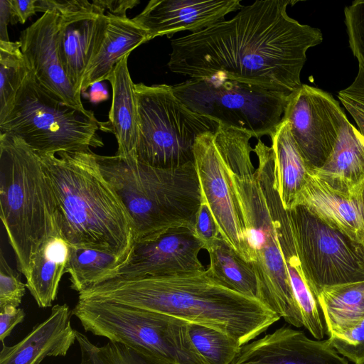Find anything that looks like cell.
Here are the masks:
<instances>
[{
    "instance_id": "cell-1",
    "label": "cell",
    "mask_w": 364,
    "mask_h": 364,
    "mask_svg": "<svg viewBox=\"0 0 364 364\" xmlns=\"http://www.w3.org/2000/svg\"><path fill=\"white\" fill-rule=\"evenodd\" d=\"M296 1H256L230 20L171 41L169 69L191 78L215 76L291 94L301 86L307 50L321 31L289 17Z\"/></svg>"
},
{
    "instance_id": "cell-2",
    "label": "cell",
    "mask_w": 364,
    "mask_h": 364,
    "mask_svg": "<svg viewBox=\"0 0 364 364\" xmlns=\"http://www.w3.org/2000/svg\"><path fill=\"white\" fill-rule=\"evenodd\" d=\"M169 315L223 331L243 346L281 317L261 301L217 283L207 269L160 277L114 278L78 293Z\"/></svg>"
},
{
    "instance_id": "cell-3",
    "label": "cell",
    "mask_w": 364,
    "mask_h": 364,
    "mask_svg": "<svg viewBox=\"0 0 364 364\" xmlns=\"http://www.w3.org/2000/svg\"><path fill=\"white\" fill-rule=\"evenodd\" d=\"M215 134L255 255L252 265L262 302L287 323L300 328L301 314L280 250L270 202V187L277 176L272 148L259 139L252 149L251 134L223 125Z\"/></svg>"
},
{
    "instance_id": "cell-4",
    "label": "cell",
    "mask_w": 364,
    "mask_h": 364,
    "mask_svg": "<svg viewBox=\"0 0 364 364\" xmlns=\"http://www.w3.org/2000/svg\"><path fill=\"white\" fill-rule=\"evenodd\" d=\"M55 200L61 236L73 246L127 261L134 245L131 219L92 151L38 154Z\"/></svg>"
},
{
    "instance_id": "cell-5",
    "label": "cell",
    "mask_w": 364,
    "mask_h": 364,
    "mask_svg": "<svg viewBox=\"0 0 364 364\" xmlns=\"http://www.w3.org/2000/svg\"><path fill=\"white\" fill-rule=\"evenodd\" d=\"M96 159L127 210L134 242L153 240L174 228L194 231L203 199L194 163L159 168L116 154Z\"/></svg>"
},
{
    "instance_id": "cell-6",
    "label": "cell",
    "mask_w": 364,
    "mask_h": 364,
    "mask_svg": "<svg viewBox=\"0 0 364 364\" xmlns=\"http://www.w3.org/2000/svg\"><path fill=\"white\" fill-rule=\"evenodd\" d=\"M1 219L18 269L28 277L45 241L61 235L54 195L40 157L19 138L0 134Z\"/></svg>"
},
{
    "instance_id": "cell-7",
    "label": "cell",
    "mask_w": 364,
    "mask_h": 364,
    "mask_svg": "<svg viewBox=\"0 0 364 364\" xmlns=\"http://www.w3.org/2000/svg\"><path fill=\"white\" fill-rule=\"evenodd\" d=\"M100 123L44 88L30 70L14 102L0 121V132L21 139L38 154L89 151L104 146Z\"/></svg>"
},
{
    "instance_id": "cell-8",
    "label": "cell",
    "mask_w": 364,
    "mask_h": 364,
    "mask_svg": "<svg viewBox=\"0 0 364 364\" xmlns=\"http://www.w3.org/2000/svg\"><path fill=\"white\" fill-rule=\"evenodd\" d=\"M86 331L174 364H208L194 347L189 322L115 302L79 300L71 311Z\"/></svg>"
},
{
    "instance_id": "cell-9",
    "label": "cell",
    "mask_w": 364,
    "mask_h": 364,
    "mask_svg": "<svg viewBox=\"0 0 364 364\" xmlns=\"http://www.w3.org/2000/svg\"><path fill=\"white\" fill-rule=\"evenodd\" d=\"M139 117L136 156L159 168L194 163L196 139L215 132L219 124L191 110L173 93L172 86L134 85Z\"/></svg>"
},
{
    "instance_id": "cell-10",
    "label": "cell",
    "mask_w": 364,
    "mask_h": 364,
    "mask_svg": "<svg viewBox=\"0 0 364 364\" xmlns=\"http://www.w3.org/2000/svg\"><path fill=\"white\" fill-rule=\"evenodd\" d=\"M172 88L193 112L258 139L275 131L290 95L218 76L192 78Z\"/></svg>"
},
{
    "instance_id": "cell-11",
    "label": "cell",
    "mask_w": 364,
    "mask_h": 364,
    "mask_svg": "<svg viewBox=\"0 0 364 364\" xmlns=\"http://www.w3.org/2000/svg\"><path fill=\"white\" fill-rule=\"evenodd\" d=\"M303 271L317 295L364 281V244L328 225L304 205L287 210Z\"/></svg>"
},
{
    "instance_id": "cell-12",
    "label": "cell",
    "mask_w": 364,
    "mask_h": 364,
    "mask_svg": "<svg viewBox=\"0 0 364 364\" xmlns=\"http://www.w3.org/2000/svg\"><path fill=\"white\" fill-rule=\"evenodd\" d=\"M282 119L289 122L292 138L313 173L327 161L347 117L331 94L302 84L289 95Z\"/></svg>"
},
{
    "instance_id": "cell-13",
    "label": "cell",
    "mask_w": 364,
    "mask_h": 364,
    "mask_svg": "<svg viewBox=\"0 0 364 364\" xmlns=\"http://www.w3.org/2000/svg\"><path fill=\"white\" fill-rule=\"evenodd\" d=\"M193 154L203 199L215 219L221 237L252 264L255 255L215 132L204 133L196 139Z\"/></svg>"
},
{
    "instance_id": "cell-14",
    "label": "cell",
    "mask_w": 364,
    "mask_h": 364,
    "mask_svg": "<svg viewBox=\"0 0 364 364\" xmlns=\"http://www.w3.org/2000/svg\"><path fill=\"white\" fill-rule=\"evenodd\" d=\"M202 249L203 245L193 230L171 228L153 240L134 242L128 259L111 279L205 271L198 257Z\"/></svg>"
},
{
    "instance_id": "cell-15",
    "label": "cell",
    "mask_w": 364,
    "mask_h": 364,
    "mask_svg": "<svg viewBox=\"0 0 364 364\" xmlns=\"http://www.w3.org/2000/svg\"><path fill=\"white\" fill-rule=\"evenodd\" d=\"M59 15L47 11L20 35L21 50L36 80L68 105L87 110L63 68L58 48Z\"/></svg>"
},
{
    "instance_id": "cell-16",
    "label": "cell",
    "mask_w": 364,
    "mask_h": 364,
    "mask_svg": "<svg viewBox=\"0 0 364 364\" xmlns=\"http://www.w3.org/2000/svg\"><path fill=\"white\" fill-rule=\"evenodd\" d=\"M230 364H349L329 341L284 326L242 346Z\"/></svg>"
},
{
    "instance_id": "cell-17",
    "label": "cell",
    "mask_w": 364,
    "mask_h": 364,
    "mask_svg": "<svg viewBox=\"0 0 364 364\" xmlns=\"http://www.w3.org/2000/svg\"><path fill=\"white\" fill-rule=\"evenodd\" d=\"M243 6L240 0H151L132 19L151 40L179 31H200Z\"/></svg>"
},
{
    "instance_id": "cell-18",
    "label": "cell",
    "mask_w": 364,
    "mask_h": 364,
    "mask_svg": "<svg viewBox=\"0 0 364 364\" xmlns=\"http://www.w3.org/2000/svg\"><path fill=\"white\" fill-rule=\"evenodd\" d=\"M107 23L106 14L58 16L60 58L70 81L80 94L84 74L100 47Z\"/></svg>"
},
{
    "instance_id": "cell-19",
    "label": "cell",
    "mask_w": 364,
    "mask_h": 364,
    "mask_svg": "<svg viewBox=\"0 0 364 364\" xmlns=\"http://www.w3.org/2000/svg\"><path fill=\"white\" fill-rule=\"evenodd\" d=\"M71 314L66 304L54 305L49 316L21 341L11 346L1 342L0 364H40L47 357L65 356L76 341Z\"/></svg>"
},
{
    "instance_id": "cell-20",
    "label": "cell",
    "mask_w": 364,
    "mask_h": 364,
    "mask_svg": "<svg viewBox=\"0 0 364 364\" xmlns=\"http://www.w3.org/2000/svg\"><path fill=\"white\" fill-rule=\"evenodd\" d=\"M299 204L328 225L364 244V191L358 196H347L310 173Z\"/></svg>"
},
{
    "instance_id": "cell-21",
    "label": "cell",
    "mask_w": 364,
    "mask_h": 364,
    "mask_svg": "<svg viewBox=\"0 0 364 364\" xmlns=\"http://www.w3.org/2000/svg\"><path fill=\"white\" fill-rule=\"evenodd\" d=\"M310 173L347 196L364 191V137L348 119L326 163Z\"/></svg>"
},
{
    "instance_id": "cell-22",
    "label": "cell",
    "mask_w": 364,
    "mask_h": 364,
    "mask_svg": "<svg viewBox=\"0 0 364 364\" xmlns=\"http://www.w3.org/2000/svg\"><path fill=\"white\" fill-rule=\"evenodd\" d=\"M129 55L124 57L107 78L112 89L109 121L100 123V129L112 133L117 141L116 155L136 158L139 136L137 101L127 66Z\"/></svg>"
},
{
    "instance_id": "cell-23",
    "label": "cell",
    "mask_w": 364,
    "mask_h": 364,
    "mask_svg": "<svg viewBox=\"0 0 364 364\" xmlns=\"http://www.w3.org/2000/svg\"><path fill=\"white\" fill-rule=\"evenodd\" d=\"M107 23L100 47L87 67L82 92L95 83L107 80L116 65L139 46L149 41L148 32L132 18L107 14Z\"/></svg>"
},
{
    "instance_id": "cell-24",
    "label": "cell",
    "mask_w": 364,
    "mask_h": 364,
    "mask_svg": "<svg viewBox=\"0 0 364 364\" xmlns=\"http://www.w3.org/2000/svg\"><path fill=\"white\" fill-rule=\"evenodd\" d=\"M270 137L280 198L289 210L298 204L310 171L292 138L287 120L282 119Z\"/></svg>"
},
{
    "instance_id": "cell-25",
    "label": "cell",
    "mask_w": 364,
    "mask_h": 364,
    "mask_svg": "<svg viewBox=\"0 0 364 364\" xmlns=\"http://www.w3.org/2000/svg\"><path fill=\"white\" fill-rule=\"evenodd\" d=\"M70 244L61 236L48 238L35 255L26 286L41 308L51 306L69 259Z\"/></svg>"
},
{
    "instance_id": "cell-26",
    "label": "cell",
    "mask_w": 364,
    "mask_h": 364,
    "mask_svg": "<svg viewBox=\"0 0 364 364\" xmlns=\"http://www.w3.org/2000/svg\"><path fill=\"white\" fill-rule=\"evenodd\" d=\"M318 299L328 336L349 331L364 318V281L324 287Z\"/></svg>"
},
{
    "instance_id": "cell-27",
    "label": "cell",
    "mask_w": 364,
    "mask_h": 364,
    "mask_svg": "<svg viewBox=\"0 0 364 364\" xmlns=\"http://www.w3.org/2000/svg\"><path fill=\"white\" fill-rule=\"evenodd\" d=\"M208 252L210 264L207 270L213 280L263 303L259 280L251 263L245 261L221 237Z\"/></svg>"
},
{
    "instance_id": "cell-28",
    "label": "cell",
    "mask_w": 364,
    "mask_h": 364,
    "mask_svg": "<svg viewBox=\"0 0 364 364\" xmlns=\"http://www.w3.org/2000/svg\"><path fill=\"white\" fill-rule=\"evenodd\" d=\"M122 264L123 262L114 255L70 245L65 273L70 275L71 289L79 293L110 279Z\"/></svg>"
},
{
    "instance_id": "cell-29",
    "label": "cell",
    "mask_w": 364,
    "mask_h": 364,
    "mask_svg": "<svg viewBox=\"0 0 364 364\" xmlns=\"http://www.w3.org/2000/svg\"><path fill=\"white\" fill-rule=\"evenodd\" d=\"M81 357L79 364H174L149 352L110 341L102 346L93 344L76 331Z\"/></svg>"
},
{
    "instance_id": "cell-30",
    "label": "cell",
    "mask_w": 364,
    "mask_h": 364,
    "mask_svg": "<svg viewBox=\"0 0 364 364\" xmlns=\"http://www.w3.org/2000/svg\"><path fill=\"white\" fill-rule=\"evenodd\" d=\"M29 71L20 41H0V121L11 108Z\"/></svg>"
},
{
    "instance_id": "cell-31",
    "label": "cell",
    "mask_w": 364,
    "mask_h": 364,
    "mask_svg": "<svg viewBox=\"0 0 364 364\" xmlns=\"http://www.w3.org/2000/svg\"><path fill=\"white\" fill-rule=\"evenodd\" d=\"M192 343L208 364H230L242 346L227 333L197 323H189Z\"/></svg>"
},
{
    "instance_id": "cell-32",
    "label": "cell",
    "mask_w": 364,
    "mask_h": 364,
    "mask_svg": "<svg viewBox=\"0 0 364 364\" xmlns=\"http://www.w3.org/2000/svg\"><path fill=\"white\" fill-rule=\"evenodd\" d=\"M344 14L350 48L358 63L364 65V0L346 6Z\"/></svg>"
},
{
    "instance_id": "cell-33",
    "label": "cell",
    "mask_w": 364,
    "mask_h": 364,
    "mask_svg": "<svg viewBox=\"0 0 364 364\" xmlns=\"http://www.w3.org/2000/svg\"><path fill=\"white\" fill-rule=\"evenodd\" d=\"M336 351L355 364L364 363V318L349 331L329 336Z\"/></svg>"
},
{
    "instance_id": "cell-34",
    "label": "cell",
    "mask_w": 364,
    "mask_h": 364,
    "mask_svg": "<svg viewBox=\"0 0 364 364\" xmlns=\"http://www.w3.org/2000/svg\"><path fill=\"white\" fill-rule=\"evenodd\" d=\"M358 72L353 83L338 92V98L354 119L364 137V65L358 64Z\"/></svg>"
},
{
    "instance_id": "cell-35",
    "label": "cell",
    "mask_w": 364,
    "mask_h": 364,
    "mask_svg": "<svg viewBox=\"0 0 364 364\" xmlns=\"http://www.w3.org/2000/svg\"><path fill=\"white\" fill-rule=\"evenodd\" d=\"M26 284L18 273L7 262L4 252H0V308L6 305L18 307L26 291Z\"/></svg>"
},
{
    "instance_id": "cell-36",
    "label": "cell",
    "mask_w": 364,
    "mask_h": 364,
    "mask_svg": "<svg viewBox=\"0 0 364 364\" xmlns=\"http://www.w3.org/2000/svg\"><path fill=\"white\" fill-rule=\"evenodd\" d=\"M36 12H55L60 16H68L86 13L106 14L105 11L87 0H36Z\"/></svg>"
},
{
    "instance_id": "cell-37",
    "label": "cell",
    "mask_w": 364,
    "mask_h": 364,
    "mask_svg": "<svg viewBox=\"0 0 364 364\" xmlns=\"http://www.w3.org/2000/svg\"><path fill=\"white\" fill-rule=\"evenodd\" d=\"M194 232L207 251L221 237L215 219L203 199L196 215Z\"/></svg>"
},
{
    "instance_id": "cell-38",
    "label": "cell",
    "mask_w": 364,
    "mask_h": 364,
    "mask_svg": "<svg viewBox=\"0 0 364 364\" xmlns=\"http://www.w3.org/2000/svg\"><path fill=\"white\" fill-rule=\"evenodd\" d=\"M23 309L6 305L0 308V340H4L9 336L14 328L21 323L25 318Z\"/></svg>"
},
{
    "instance_id": "cell-39",
    "label": "cell",
    "mask_w": 364,
    "mask_h": 364,
    "mask_svg": "<svg viewBox=\"0 0 364 364\" xmlns=\"http://www.w3.org/2000/svg\"><path fill=\"white\" fill-rule=\"evenodd\" d=\"M36 0H9L11 23H16L17 21L24 23L32 15L35 14Z\"/></svg>"
},
{
    "instance_id": "cell-40",
    "label": "cell",
    "mask_w": 364,
    "mask_h": 364,
    "mask_svg": "<svg viewBox=\"0 0 364 364\" xmlns=\"http://www.w3.org/2000/svg\"><path fill=\"white\" fill-rule=\"evenodd\" d=\"M107 14L117 16H125L127 11L136 6L138 0H94Z\"/></svg>"
},
{
    "instance_id": "cell-41",
    "label": "cell",
    "mask_w": 364,
    "mask_h": 364,
    "mask_svg": "<svg viewBox=\"0 0 364 364\" xmlns=\"http://www.w3.org/2000/svg\"><path fill=\"white\" fill-rule=\"evenodd\" d=\"M11 20L9 0L0 1V41H10L7 26Z\"/></svg>"
},
{
    "instance_id": "cell-42",
    "label": "cell",
    "mask_w": 364,
    "mask_h": 364,
    "mask_svg": "<svg viewBox=\"0 0 364 364\" xmlns=\"http://www.w3.org/2000/svg\"><path fill=\"white\" fill-rule=\"evenodd\" d=\"M90 87L89 98L92 102H99L107 99L109 95L106 88L101 85V82L95 83Z\"/></svg>"
},
{
    "instance_id": "cell-43",
    "label": "cell",
    "mask_w": 364,
    "mask_h": 364,
    "mask_svg": "<svg viewBox=\"0 0 364 364\" xmlns=\"http://www.w3.org/2000/svg\"><path fill=\"white\" fill-rule=\"evenodd\" d=\"M363 364H364V363H363Z\"/></svg>"
}]
</instances>
